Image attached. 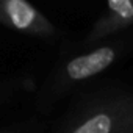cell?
<instances>
[{
  "instance_id": "1",
  "label": "cell",
  "mask_w": 133,
  "mask_h": 133,
  "mask_svg": "<svg viewBox=\"0 0 133 133\" xmlns=\"http://www.w3.org/2000/svg\"><path fill=\"white\" fill-rule=\"evenodd\" d=\"M114 59V52L111 49H99L86 56H80L72 59L68 64V74L74 80L88 78L100 71H103L107 66H110Z\"/></svg>"
},
{
  "instance_id": "2",
  "label": "cell",
  "mask_w": 133,
  "mask_h": 133,
  "mask_svg": "<svg viewBox=\"0 0 133 133\" xmlns=\"http://www.w3.org/2000/svg\"><path fill=\"white\" fill-rule=\"evenodd\" d=\"M6 10H8V14L13 21V24L17 27V28H27L33 24L36 14H35V10L22 2V0H11V2L6 3Z\"/></svg>"
},
{
  "instance_id": "3",
  "label": "cell",
  "mask_w": 133,
  "mask_h": 133,
  "mask_svg": "<svg viewBox=\"0 0 133 133\" xmlns=\"http://www.w3.org/2000/svg\"><path fill=\"white\" fill-rule=\"evenodd\" d=\"M111 130V119L107 114H97L88 122H85L75 133H110Z\"/></svg>"
},
{
  "instance_id": "4",
  "label": "cell",
  "mask_w": 133,
  "mask_h": 133,
  "mask_svg": "<svg viewBox=\"0 0 133 133\" xmlns=\"http://www.w3.org/2000/svg\"><path fill=\"white\" fill-rule=\"evenodd\" d=\"M108 5L122 19H131L133 17V3L128 2V0H111Z\"/></svg>"
}]
</instances>
